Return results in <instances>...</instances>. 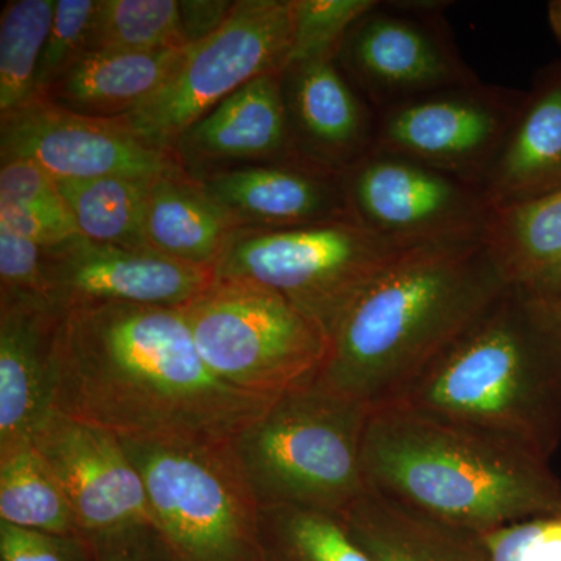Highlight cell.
<instances>
[{"label":"cell","instance_id":"6da1fadb","mask_svg":"<svg viewBox=\"0 0 561 561\" xmlns=\"http://www.w3.org/2000/svg\"><path fill=\"white\" fill-rule=\"evenodd\" d=\"M55 373V411L124 440L230 445L276 401L220 379L168 306L61 312Z\"/></svg>","mask_w":561,"mask_h":561},{"label":"cell","instance_id":"7a4b0ae2","mask_svg":"<svg viewBox=\"0 0 561 561\" xmlns=\"http://www.w3.org/2000/svg\"><path fill=\"white\" fill-rule=\"evenodd\" d=\"M507 286L483 242L412 251L342 313L316 382L371 411L393 404Z\"/></svg>","mask_w":561,"mask_h":561},{"label":"cell","instance_id":"3957f363","mask_svg":"<svg viewBox=\"0 0 561 561\" xmlns=\"http://www.w3.org/2000/svg\"><path fill=\"white\" fill-rule=\"evenodd\" d=\"M548 461L497 432L401 405L371 411L362 448L368 490L478 534L561 516Z\"/></svg>","mask_w":561,"mask_h":561},{"label":"cell","instance_id":"277c9868","mask_svg":"<svg viewBox=\"0 0 561 561\" xmlns=\"http://www.w3.org/2000/svg\"><path fill=\"white\" fill-rule=\"evenodd\" d=\"M390 405L497 432L549 460L561 440L556 302L508 284Z\"/></svg>","mask_w":561,"mask_h":561},{"label":"cell","instance_id":"5b68a950","mask_svg":"<svg viewBox=\"0 0 561 561\" xmlns=\"http://www.w3.org/2000/svg\"><path fill=\"white\" fill-rule=\"evenodd\" d=\"M370 415L362 402L312 382L273 401L228 446L261 507L342 516L368 490L362 448Z\"/></svg>","mask_w":561,"mask_h":561},{"label":"cell","instance_id":"8992f818","mask_svg":"<svg viewBox=\"0 0 561 561\" xmlns=\"http://www.w3.org/2000/svg\"><path fill=\"white\" fill-rule=\"evenodd\" d=\"M420 243L387 238L357 220L291 228H238L214 278L247 280L283 295L327 331L368 286Z\"/></svg>","mask_w":561,"mask_h":561},{"label":"cell","instance_id":"52a82bcc","mask_svg":"<svg viewBox=\"0 0 561 561\" xmlns=\"http://www.w3.org/2000/svg\"><path fill=\"white\" fill-rule=\"evenodd\" d=\"M180 309L202 359L247 393L278 400L316 382L327 362V331L260 284L214 278Z\"/></svg>","mask_w":561,"mask_h":561},{"label":"cell","instance_id":"ba28073f","mask_svg":"<svg viewBox=\"0 0 561 561\" xmlns=\"http://www.w3.org/2000/svg\"><path fill=\"white\" fill-rule=\"evenodd\" d=\"M179 561H262L261 505L228 445L124 440Z\"/></svg>","mask_w":561,"mask_h":561},{"label":"cell","instance_id":"9c48e42d","mask_svg":"<svg viewBox=\"0 0 561 561\" xmlns=\"http://www.w3.org/2000/svg\"><path fill=\"white\" fill-rule=\"evenodd\" d=\"M291 47V0H238L227 22L191 46L179 72L121 124L162 149L250 81L283 72Z\"/></svg>","mask_w":561,"mask_h":561},{"label":"cell","instance_id":"30bf717a","mask_svg":"<svg viewBox=\"0 0 561 561\" xmlns=\"http://www.w3.org/2000/svg\"><path fill=\"white\" fill-rule=\"evenodd\" d=\"M448 5L443 0H378L351 28L335 60L376 113L481 80L453 38Z\"/></svg>","mask_w":561,"mask_h":561},{"label":"cell","instance_id":"8fae6325","mask_svg":"<svg viewBox=\"0 0 561 561\" xmlns=\"http://www.w3.org/2000/svg\"><path fill=\"white\" fill-rule=\"evenodd\" d=\"M526 91L476 83L379 111L375 151L423 162L481 190Z\"/></svg>","mask_w":561,"mask_h":561},{"label":"cell","instance_id":"7c38bea8","mask_svg":"<svg viewBox=\"0 0 561 561\" xmlns=\"http://www.w3.org/2000/svg\"><path fill=\"white\" fill-rule=\"evenodd\" d=\"M342 179L354 219L368 230L420 245L483 242L489 203L448 173L373 150Z\"/></svg>","mask_w":561,"mask_h":561},{"label":"cell","instance_id":"4fadbf2b","mask_svg":"<svg viewBox=\"0 0 561 561\" xmlns=\"http://www.w3.org/2000/svg\"><path fill=\"white\" fill-rule=\"evenodd\" d=\"M0 160L35 162L55 180H154L183 168L173 150L139 138L116 119H95L35 98L0 116Z\"/></svg>","mask_w":561,"mask_h":561},{"label":"cell","instance_id":"5bb4252c","mask_svg":"<svg viewBox=\"0 0 561 561\" xmlns=\"http://www.w3.org/2000/svg\"><path fill=\"white\" fill-rule=\"evenodd\" d=\"M46 275L47 297L60 312L101 305L181 308L214 280L208 268L80 234L46 249Z\"/></svg>","mask_w":561,"mask_h":561},{"label":"cell","instance_id":"9a60e30c","mask_svg":"<svg viewBox=\"0 0 561 561\" xmlns=\"http://www.w3.org/2000/svg\"><path fill=\"white\" fill-rule=\"evenodd\" d=\"M32 443L65 491L81 537L153 524L146 485L117 435L55 411Z\"/></svg>","mask_w":561,"mask_h":561},{"label":"cell","instance_id":"2e32d148","mask_svg":"<svg viewBox=\"0 0 561 561\" xmlns=\"http://www.w3.org/2000/svg\"><path fill=\"white\" fill-rule=\"evenodd\" d=\"M172 150L192 176L245 165L309 164L295 146L280 72L257 77L225 99L181 133Z\"/></svg>","mask_w":561,"mask_h":561},{"label":"cell","instance_id":"e0dca14e","mask_svg":"<svg viewBox=\"0 0 561 561\" xmlns=\"http://www.w3.org/2000/svg\"><path fill=\"white\" fill-rule=\"evenodd\" d=\"M280 81L302 160L343 176L375 150L378 113L335 58L287 66Z\"/></svg>","mask_w":561,"mask_h":561},{"label":"cell","instance_id":"ac0fdd59","mask_svg":"<svg viewBox=\"0 0 561 561\" xmlns=\"http://www.w3.org/2000/svg\"><path fill=\"white\" fill-rule=\"evenodd\" d=\"M60 317L39 298L0 297V454L32 443L55 412Z\"/></svg>","mask_w":561,"mask_h":561},{"label":"cell","instance_id":"d6986e66","mask_svg":"<svg viewBox=\"0 0 561 561\" xmlns=\"http://www.w3.org/2000/svg\"><path fill=\"white\" fill-rule=\"evenodd\" d=\"M238 228L356 220L342 176L311 164H261L194 176Z\"/></svg>","mask_w":561,"mask_h":561},{"label":"cell","instance_id":"ffe728a7","mask_svg":"<svg viewBox=\"0 0 561 561\" xmlns=\"http://www.w3.org/2000/svg\"><path fill=\"white\" fill-rule=\"evenodd\" d=\"M561 190V58L538 70L481 191L491 209Z\"/></svg>","mask_w":561,"mask_h":561},{"label":"cell","instance_id":"44dd1931","mask_svg":"<svg viewBox=\"0 0 561 561\" xmlns=\"http://www.w3.org/2000/svg\"><path fill=\"white\" fill-rule=\"evenodd\" d=\"M191 46L153 51H88L36 98L58 108L121 119L150 102L179 72Z\"/></svg>","mask_w":561,"mask_h":561},{"label":"cell","instance_id":"7402d4cb","mask_svg":"<svg viewBox=\"0 0 561 561\" xmlns=\"http://www.w3.org/2000/svg\"><path fill=\"white\" fill-rule=\"evenodd\" d=\"M343 523L373 561H490L482 534L438 522L367 490Z\"/></svg>","mask_w":561,"mask_h":561},{"label":"cell","instance_id":"603a6c76","mask_svg":"<svg viewBox=\"0 0 561 561\" xmlns=\"http://www.w3.org/2000/svg\"><path fill=\"white\" fill-rule=\"evenodd\" d=\"M236 227L183 168L150 183L144 236L161 256L214 272Z\"/></svg>","mask_w":561,"mask_h":561},{"label":"cell","instance_id":"cb8c5ba5","mask_svg":"<svg viewBox=\"0 0 561 561\" xmlns=\"http://www.w3.org/2000/svg\"><path fill=\"white\" fill-rule=\"evenodd\" d=\"M483 243L505 283L556 302L561 295V190L491 209Z\"/></svg>","mask_w":561,"mask_h":561},{"label":"cell","instance_id":"d4e9b609","mask_svg":"<svg viewBox=\"0 0 561 561\" xmlns=\"http://www.w3.org/2000/svg\"><path fill=\"white\" fill-rule=\"evenodd\" d=\"M151 181L130 176L60 180L58 190L83 238L122 249L150 250L144 219Z\"/></svg>","mask_w":561,"mask_h":561},{"label":"cell","instance_id":"484cf974","mask_svg":"<svg viewBox=\"0 0 561 561\" xmlns=\"http://www.w3.org/2000/svg\"><path fill=\"white\" fill-rule=\"evenodd\" d=\"M0 522L81 537L65 491L33 443L0 454Z\"/></svg>","mask_w":561,"mask_h":561},{"label":"cell","instance_id":"4316f807","mask_svg":"<svg viewBox=\"0 0 561 561\" xmlns=\"http://www.w3.org/2000/svg\"><path fill=\"white\" fill-rule=\"evenodd\" d=\"M260 542L262 561H373L342 516L312 508L261 507Z\"/></svg>","mask_w":561,"mask_h":561},{"label":"cell","instance_id":"83f0119b","mask_svg":"<svg viewBox=\"0 0 561 561\" xmlns=\"http://www.w3.org/2000/svg\"><path fill=\"white\" fill-rule=\"evenodd\" d=\"M55 0H11L0 16V116L36 98L41 55L49 36Z\"/></svg>","mask_w":561,"mask_h":561},{"label":"cell","instance_id":"f1b7e54d","mask_svg":"<svg viewBox=\"0 0 561 561\" xmlns=\"http://www.w3.org/2000/svg\"><path fill=\"white\" fill-rule=\"evenodd\" d=\"M187 47L179 0H98L88 51H153Z\"/></svg>","mask_w":561,"mask_h":561},{"label":"cell","instance_id":"f546056e","mask_svg":"<svg viewBox=\"0 0 561 561\" xmlns=\"http://www.w3.org/2000/svg\"><path fill=\"white\" fill-rule=\"evenodd\" d=\"M376 3L378 0H291L287 66L337 57L351 28Z\"/></svg>","mask_w":561,"mask_h":561},{"label":"cell","instance_id":"4dcf8cb0","mask_svg":"<svg viewBox=\"0 0 561 561\" xmlns=\"http://www.w3.org/2000/svg\"><path fill=\"white\" fill-rule=\"evenodd\" d=\"M98 0H57L54 21L41 55L36 95L88 54V35Z\"/></svg>","mask_w":561,"mask_h":561},{"label":"cell","instance_id":"1f68e13d","mask_svg":"<svg viewBox=\"0 0 561 561\" xmlns=\"http://www.w3.org/2000/svg\"><path fill=\"white\" fill-rule=\"evenodd\" d=\"M490 561H561V516H542L482 534Z\"/></svg>","mask_w":561,"mask_h":561},{"label":"cell","instance_id":"d6a6232c","mask_svg":"<svg viewBox=\"0 0 561 561\" xmlns=\"http://www.w3.org/2000/svg\"><path fill=\"white\" fill-rule=\"evenodd\" d=\"M0 297L49 301L46 249L3 228H0Z\"/></svg>","mask_w":561,"mask_h":561},{"label":"cell","instance_id":"836d02e7","mask_svg":"<svg viewBox=\"0 0 561 561\" xmlns=\"http://www.w3.org/2000/svg\"><path fill=\"white\" fill-rule=\"evenodd\" d=\"M0 561H94L84 537L44 534L0 522Z\"/></svg>","mask_w":561,"mask_h":561},{"label":"cell","instance_id":"e575fe53","mask_svg":"<svg viewBox=\"0 0 561 561\" xmlns=\"http://www.w3.org/2000/svg\"><path fill=\"white\" fill-rule=\"evenodd\" d=\"M0 228L50 249L80 234L68 206L7 205L0 203Z\"/></svg>","mask_w":561,"mask_h":561},{"label":"cell","instance_id":"d590c367","mask_svg":"<svg viewBox=\"0 0 561 561\" xmlns=\"http://www.w3.org/2000/svg\"><path fill=\"white\" fill-rule=\"evenodd\" d=\"M94 561H179L153 524H136L88 538Z\"/></svg>","mask_w":561,"mask_h":561},{"label":"cell","instance_id":"8d00e7d4","mask_svg":"<svg viewBox=\"0 0 561 561\" xmlns=\"http://www.w3.org/2000/svg\"><path fill=\"white\" fill-rule=\"evenodd\" d=\"M0 203L7 205H66L58 181L27 160L3 161L0 165Z\"/></svg>","mask_w":561,"mask_h":561},{"label":"cell","instance_id":"74e56055","mask_svg":"<svg viewBox=\"0 0 561 561\" xmlns=\"http://www.w3.org/2000/svg\"><path fill=\"white\" fill-rule=\"evenodd\" d=\"M180 22L187 46L213 36L230 18L234 2L230 0H179Z\"/></svg>","mask_w":561,"mask_h":561},{"label":"cell","instance_id":"f35d334b","mask_svg":"<svg viewBox=\"0 0 561 561\" xmlns=\"http://www.w3.org/2000/svg\"><path fill=\"white\" fill-rule=\"evenodd\" d=\"M548 22L553 38L561 47V0H552L548 3Z\"/></svg>","mask_w":561,"mask_h":561},{"label":"cell","instance_id":"ab89813d","mask_svg":"<svg viewBox=\"0 0 561 561\" xmlns=\"http://www.w3.org/2000/svg\"><path fill=\"white\" fill-rule=\"evenodd\" d=\"M557 309H559L560 319H561V295L559 297V300L556 301Z\"/></svg>","mask_w":561,"mask_h":561}]
</instances>
